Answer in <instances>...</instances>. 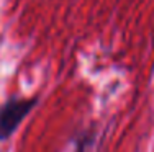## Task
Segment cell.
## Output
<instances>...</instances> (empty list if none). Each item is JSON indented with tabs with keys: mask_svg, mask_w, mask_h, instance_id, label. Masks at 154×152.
<instances>
[{
	"mask_svg": "<svg viewBox=\"0 0 154 152\" xmlns=\"http://www.w3.org/2000/svg\"><path fill=\"white\" fill-rule=\"evenodd\" d=\"M95 131L94 129H85L75 137V149L74 152H92L95 144Z\"/></svg>",
	"mask_w": 154,
	"mask_h": 152,
	"instance_id": "2",
	"label": "cell"
},
{
	"mask_svg": "<svg viewBox=\"0 0 154 152\" xmlns=\"http://www.w3.org/2000/svg\"><path fill=\"white\" fill-rule=\"evenodd\" d=\"M38 103V97L31 98H10L0 106V141L13 136L25 118Z\"/></svg>",
	"mask_w": 154,
	"mask_h": 152,
	"instance_id": "1",
	"label": "cell"
}]
</instances>
